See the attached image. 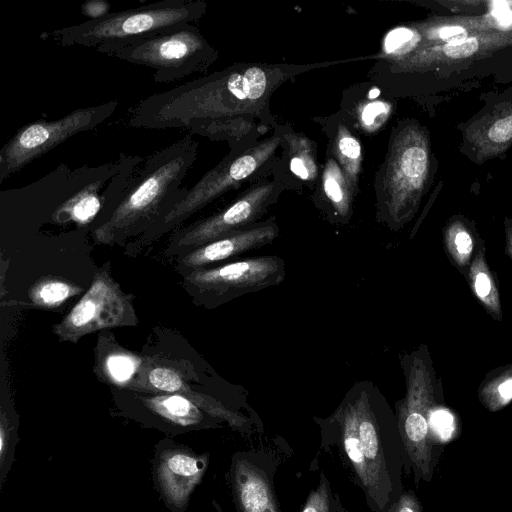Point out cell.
<instances>
[{"label": "cell", "instance_id": "obj_13", "mask_svg": "<svg viewBox=\"0 0 512 512\" xmlns=\"http://www.w3.org/2000/svg\"><path fill=\"white\" fill-rule=\"evenodd\" d=\"M512 46V31L484 32L448 43L421 47L392 61L400 72H426L490 57Z\"/></svg>", "mask_w": 512, "mask_h": 512}, {"label": "cell", "instance_id": "obj_22", "mask_svg": "<svg viewBox=\"0 0 512 512\" xmlns=\"http://www.w3.org/2000/svg\"><path fill=\"white\" fill-rule=\"evenodd\" d=\"M285 139L289 146L291 171L302 180H314L318 174L314 143L296 133L286 134Z\"/></svg>", "mask_w": 512, "mask_h": 512}, {"label": "cell", "instance_id": "obj_20", "mask_svg": "<svg viewBox=\"0 0 512 512\" xmlns=\"http://www.w3.org/2000/svg\"><path fill=\"white\" fill-rule=\"evenodd\" d=\"M469 283L473 293L494 319L502 316L495 278L485 260L484 248L478 251L469 268Z\"/></svg>", "mask_w": 512, "mask_h": 512}, {"label": "cell", "instance_id": "obj_9", "mask_svg": "<svg viewBox=\"0 0 512 512\" xmlns=\"http://www.w3.org/2000/svg\"><path fill=\"white\" fill-rule=\"evenodd\" d=\"M118 100L75 109L55 120H37L22 126L0 149V183L68 138L107 121Z\"/></svg>", "mask_w": 512, "mask_h": 512}, {"label": "cell", "instance_id": "obj_6", "mask_svg": "<svg viewBox=\"0 0 512 512\" xmlns=\"http://www.w3.org/2000/svg\"><path fill=\"white\" fill-rule=\"evenodd\" d=\"M406 393L396 403V419L416 482L432 480L437 456L431 427L435 406L434 373L425 347L401 358Z\"/></svg>", "mask_w": 512, "mask_h": 512}, {"label": "cell", "instance_id": "obj_21", "mask_svg": "<svg viewBox=\"0 0 512 512\" xmlns=\"http://www.w3.org/2000/svg\"><path fill=\"white\" fill-rule=\"evenodd\" d=\"M334 154L353 192L358 190L362 167V149L358 139L343 124H339L334 139Z\"/></svg>", "mask_w": 512, "mask_h": 512}, {"label": "cell", "instance_id": "obj_15", "mask_svg": "<svg viewBox=\"0 0 512 512\" xmlns=\"http://www.w3.org/2000/svg\"><path fill=\"white\" fill-rule=\"evenodd\" d=\"M208 457L183 448L164 450L156 465V478L167 503L184 508L207 468Z\"/></svg>", "mask_w": 512, "mask_h": 512}, {"label": "cell", "instance_id": "obj_17", "mask_svg": "<svg viewBox=\"0 0 512 512\" xmlns=\"http://www.w3.org/2000/svg\"><path fill=\"white\" fill-rule=\"evenodd\" d=\"M232 482L239 512H280L268 477L248 459L234 461Z\"/></svg>", "mask_w": 512, "mask_h": 512}, {"label": "cell", "instance_id": "obj_28", "mask_svg": "<svg viewBox=\"0 0 512 512\" xmlns=\"http://www.w3.org/2000/svg\"><path fill=\"white\" fill-rule=\"evenodd\" d=\"M386 512H423V507L414 491L403 490Z\"/></svg>", "mask_w": 512, "mask_h": 512}, {"label": "cell", "instance_id": "obj_26", "mask_svg": "<svg viewBox=\"0 0 512 512\" xmlns=\"http://www.w3.org/2000/svg\"><path fill=\"white\" fill-rule=\"evenodd\" d=\"M139 362L135 356L115 351L108 354L104 361L106 374L116 383L127 382L136 373Z\"/></svg>", "mask_w": 512, "mask_h": 512}, {"label": "cell", "instance_id": "obj_8", "mask_svg": "<svg viewBox=\"0 0 512 512\" xmlns=\"http://www.w3.org/2000/svg\"><path fill=\"white\" fill-rule=\"evenodd\" d=\"M279 143L280 138L272 137L257 143L241 154L224 158L191 188H188L185 197L165 217L139 236L133 246L141 247L150 243L238 186L273 155Z\"/></svg>", "mask_w": 512, "mask_h": 512}, {"label": "cell", "instance_id": "obj_25", "mask_svg": "<svg viewBox=\"0 0 512 512\" xmlns=\"http://www.w3.org/2000/svg\"><path fill=\"white\" fill-rule=\"evenodd\" d=\"M479 399L490 411L502 409L512 400V369L499 373L481 387Z\"/></svg>", "mask_w": 512, "mask_h": 512}, {"label": "cell", "instance_id": "obj_11", "mask_svg": "<svg viewBox=\"0 0 512 512\" xmlns=\"http://www.w3.org/2000/svg\"><path fill=\"white\" fill-rule=\"evenodd\" d=\"M132 302L106 271L95 274L88 291L57 324L54 333L61 341L77 342L100 329L136 325Z\"/></svg>", "mask_w": 512, "mask_h": 512}, {"label": "cell", "instance_id": "obj_23", "mask_svg": "<svg viewBox=\"0 0 512 512\" xmlns=\"http://www.w3.org/2000/svg\"><path fill=\"white\" fill-rule=\"evenodd\" d=\"M81 290L79 286L74 284L49 278L36 283L30 289L29 296L38 306L53 308L70 297L79 294Z\"/></svg>", "mask_w": 512, "mask_h": 512}, {"label": "cell", "instance_id": "obj_7", "mask_svg": "<svg viewBox=\"0 0 512 512\" xmlns=\"http://www.w3.org/2000/svg\"><path fill=\"white\" fill-rule=\"evenodd\" d=\"M104 54L151 69L157 83L181 80L196 72H206L217 52L193 23L112 47Z\"/></svg>", "mask_w": 512, "mask_h": 512}, {"label": "cell", "instance_id": "obj_4", "mask_svg": "<svg viewBox=\"0 0 512 512\" xmlns=\"http://www.w3.org/2000/svg\"><path fill=\"white\" fill-rule=\"evenodd\" d=\"M202 0H161L136 8L110 12L101 18L53 30L47 35L59 46H81L104 54L108 49L195 24L206 12Z\"/></svg>", "mask_w": 512, "mask_h": 512}, {"label": "cell", "instance_id": "obj_24", "mask_svg": "<svg viewBox=\"0 0 512 512\" xmlns=\"http://www.w3.org/2000/svg\"><path fill=\"white\" fill-rule=\"evenodd\" d=\"M447 251L459 269L465 268L474 249V240L469 230L461 222L451 223L445 232Z\"/></svg>", "mask_w": 512, "mask_h": 512}, {"label": "cell", "instance_id": "obj_30", "mask_svg": "<svg viewBox=\"0 0 512 512\" xmlns=\"http://www.w3.org/2000/svg\"><path fill=\"white\" fill-rule=\"evenodd\" d=\"M507 251L512 258V227H507Z\"/></svg>", "mask_w": 512, "mask_h": 512}, {"label": "cell", "instance_id": "obj_18", "mask_svg": "<svg viewBox=\"0 0 512 512\" xmlns=\"http://www.w3.org/2000/svg\"><path fill=\"white\" fill-rule=\"evenodd\" d=\"M322 190L336 220L348 221L352 214V201L355 193L334 158L328 159L325 164L322 173Z\"/></svg>", "mask_w": 512, "mask_h": 512}, {"label": "cell", "instance_id": "obj_1", "mask_svg": "<svg viewBox=\"0 0 512 512\" xmlns=\"http://www.w3.org/2000/svg\"><path fill=\"white\" fill-rule=\"evenodd\" d=\"M322 65L234 64L143 97L128 109L123 125L180 129L211 139L223 128L240 122L243 115H259L272 92L286 79Z\"/></svg>", "mask_w": 512, "mask_h": 512}, {"label": "cell", "instance_id": "obj_12", "mask_svg": "<svg viewBox=\"0 0 512 512\" xmlns=\"http://www.w3.org/2000/svg\"><path fill=\"white\" fill-rule=\"evenodd\" d=\"M275 196V185L265 183L247 190L218 212L177 230L171 238L173 248H198L234 231L257 223Z\"/></svg>", "mask_w": 512, "mask_h": 512}, {"label": "cell", "instance_id": "obj_3", "mask_svg": "<svg viewBox=\"0 0 512 512\" xmlns=\"http://www.w3.org/2000/svg\"><path fill=\"white\" fill-rule=\"evenodd\" d=\"M198 143L187 134L143 157L109 215L93 229L97 243L114 245L141 236L186 195L182 187L197 157Z\"/></svg>", "mask_w": 512, "mask_h": 512}, {"label": "cell", "instance_id": "obj_19", "mask_svg": "<svg viewBox=\"0 0 512 512\" xmlns=\"http://www.w3.org/2000/svg\"><path fill=\"white\" fill-rule=\"evenodd\" d=\"M145 405L167 421L192 426L203 419L201 409L190 399L180 394H166L143 399Z\"/></svg>", "mask_w": 512, "mask_h": 512}, {"label": "cell", "instance_id": "obj_16", "mask_svg": "<svg viewBox=\"0 0 512 512\" xmlns=\"http://www.w3.org/2000/svg\"><path fill=\"white\" fill-rule=\"evenodd\" d=\"M466 138L480 163L506 151L512 145V102L495 108L470 125Z\"/></svg>", "mask_w": 512, "mask_h": 512}, {"label": "cell", "instance_id": "obj_10", "mask_svg": "<svg viewBox=\"0 0 512 512\" xmlns=\"http://www.w3.org/2000/svg\"><path fill=\"white\" fill-rule=\"evenodd\" d=\"M285 277V260L277 255H264L192 270L186 275L185 282L203 305L214 308L240 296L279 285Z\"/></svg>", "mask_w": 512, "mask_h": 512}, {"label": "cell", "instance_id": "obj_27", "mask_svg": "<svg viewBox=\"0 0 512 512\" xmlns=\"http://www.w3.org/2000/svg\"><path fill=\"white\" fill-rule=\"evenodd\" d=\"M301 512H331L329 484L323 474L317 488L309 494Z\"/></svg>", "mask_w": 512, "mask_h": 512}, {"label": "cell", "instance_id": "obj_5", "mask_svg": "<svg viewBox=\"0 0 512 512\" xmlns=\"http://www.w3.org/2000/svg\"><path fill=\"white\" fill-rule=\"evenodd\" d=\"M431 164L426 130L407 124L393 137L378 197V220L399 230L418 211L425 193Z\"/></svg>", "mask_w": 512, "mask_h": 512}, {"label": "cell", "instance_id": "obj_29", "mask_svg": "<svg viewBox=\"0 0 512 512\" xmlns=\"http://www.w3.org/2000/svg\"><path fill=\"white\" fill-rule=\"evenodd\" d=\"M111 5L106 0H88L81 5V13L88 20H95L110 13Z\"/></svg>", "mask_w": 512, "mask_h": 512}, {"label": "cell", "instance_id": "obj_14", "mask_svg": "<svg viewBox=\"0 0 512 512\" xmlns=\"http://www.w3.org/2000/svg\"><path fill=\"white\" fill-rule=\"evenodd\" d=\"M278 235L279 226L275 217H271L189 251L181 258L180 263L190 271L204 268L270 244Z\"/></svg>", "mask_w": 512, "mask_h": 512}, {"label": "cell", "instance_id": "obj_2", "mask_svg": "<svg viewBox=\"0 0 512 512\" xmlns=\"http://www.w3.org/2000/svg\"><path fill=\"white\" fill-rule=\"evenodd\" d=\"M326 420L337 427L370 507L386 512L403 491L401 473L407 459L387 399L373 382L357 381Z\"/></svg>", "mask_w": 512, "mask_h": 512}]
</instances>
